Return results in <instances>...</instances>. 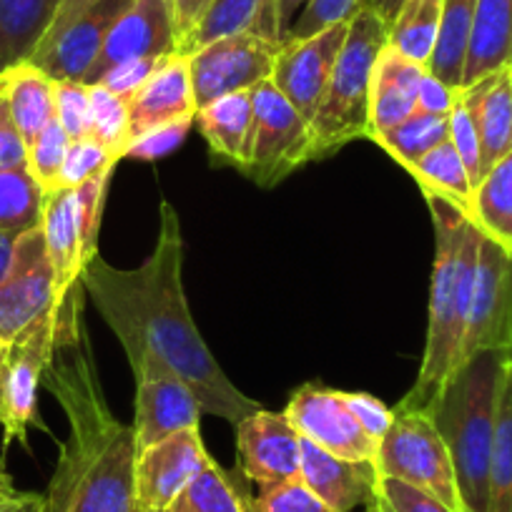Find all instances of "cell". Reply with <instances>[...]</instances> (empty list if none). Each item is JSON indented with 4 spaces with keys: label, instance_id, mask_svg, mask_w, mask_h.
<instances>
[{
    "label": "cell",
    "instance_id": "50",
    "mask_svg": "<svg viewBox=\"0 0 512 512\" xmlns=\"http://www.w3.org/2000/svg\"><path fill=\"white\" fill-rule=\"evenodd\" d=\"M455 96V88L445 86L440 78L425 73L420 83V91H417V111L432 113V116H450Z\"/></svg>",
    "mask_w": 512,
    "mask_h": 512
},
{
    "label": "cell",
    "instance_id": "1",
    "mask_svg": "<svg viewBox=\"0 0 512 512\" xmlns=\"http://www.w3.org/2000/svg\"><path fill=\"white\" fill-rule=\"evenodd\" d=\"M184 236L169 201H161L159 239L141 267L118 269L96 254L83 269V289L121 342L123 352L151 349L184 377L201 410L239 425L262 410L226 377L196 329L184 292Z\"/></svg>",
    "mask_w": 512,
    "mask_h": 512
},
{
    "label": "cell",
    "instance_id": "11",
    "mask_svg": "<svg viewBox=\"0 0 512 512\" xmlns=\"http://www.w3.org/2000/svg\"><path fill=\"white\" fill-rule=\"evenodd\" d=\"M56 307V274L41 226L18 236L16 254L0 282V342L11 347L33 322Z\"/></svg>",
    "mask_w": 512,
    "mask_h": 512
},
{
    "label": "cell",
    "instance_id": "3",
    "mask_svg": "<svg viewBox=\"0 0 512 512\" xmlns=\"http://www.w3.org/2000/svg\"><path fill=\"white\" fill-rule=\"evenodd\" d=\"M435 226V262L430 282L427 339L417 382L405 400L407 410L425 412L462 364L472 287H475L480 229L457 206L440 196H425Z\"/></svg>",
    "mask_w": 512,
    "mask_h": 512
},
{
    "label": "cell",
    "instance_id": "44",
    "mask_svg": "<svg viewBox=\"0 0 512 512\" xmlns=\"http://www.w3.org/2000/svg\"><path fill=\"white\" fill-rule=\"evenodd\" d=\"M56 121L61 123L68 139H88L91 101L88 86L81 81H56Z\"/></svg>",
    "mask_w": 512,
    "mask_h": 512
},
{
    "label": "cell",
    "instance_id": "2",
    "mask_svg": "<svg viewBox=\"0 0 512 512\" xmlns=\"http://www.w3.org/2000/svg\"><path fill=\"white\" fill-rule=\"evenodd\" d=\"M43 384L68 420L46 512H141L134 427L118 422L108 407L83 312L56 327V354Z\"/></svg>",
    "mask_w": 512,
    "mask_h": 512
},
{
    "label": "cell",
    "instance_id": "22",
    "mask_svg": "<svg viewBox=\"0 0 512 512\" xmlns=\"http://www.w3.org/2000/svg\"><path fill=\"white\" fill-rule=\"evenodd\" d=\"M43 236H46V251L51 259L53 274H56V307L61 309L78 289H83V254L78 241L76 221V191L61 189L46 194L41 219Z\"/></svg>",
    "mask_w": 512,
    "mask_h": 512
},
{
    "label": "cell",
    "instance_id": "4",
    "mask_svg": "<svg viewBox=\"0 0 512 512\" xmlns=\"http://www.w3.org/2000/svg\"><path fill=\"white\" fill-rule=\"evenodd\" d=\"M510 359L512 354L500 349L475 352L425 410L450 452L462 512H487L497 402Z\"/></svg>",
    "mask_w": 512,
    "mask_h": 512
},
{
    "label": "cell",
    "instance_id": "12",
    "mask_svg": "<svg viewBox=\"0 0 512 512\" xmlns=\"http://www.w3.org/2000/svg\"><path fill=\"white\" fill-rule=\"evenodd\" d=\"M485 349L512 354V254L480 234L462 362Z\"/></svg>",
    "mask_w": 512,
    "mask_h": 512
},
{
    "label": "cell",
    "instance_id": "16",
    "mask_svg": "<svg viewBox=\"0 0 512 512\" xmlns=\"http://www.w3.org/2000/svg\"><path fill=\"white\" fill-rule=\"evenodd\" d=\"M349 23H337L317 36L304 41H287L279 48L274 71L269 81L282 91V96L312 123L319 101L332 78L337 58L347 41Z\"/></svg>",
    "mask_w": 512,
    "mask_h": 512
},
{
    "label": "cell",
    "instance_id": "27",
    "mask_svg": "<svg viewBox=\"0 0 512 512\" xmlns=\"http://www.w3.org/2000/svg\"><path fill=\"white\" fill-rule=\"evenodd\" d=\"M241 31H256L282 43L277 36V0H211L199 23L179 43V53L189 56L216 38Z\"/></svg>",
    "mask_w": 512,
    "mask_h": 512
},
{
    "label": "cell",
    "instance_id": "18",
    "mask_svg": "<svg viewBox=\"0 0 512 512\" xmlns=\"http://www.w3.org/2000/svg\"><path fill=\"white\" fill-rule=\"evenodd\" d=\"M134 0H96L63 31L46 38L28 63L46 71L53 81H81L101 53L108 33Z\"/></svg>",
    "mask_w": 512,
    "mask_h": 512
},
{
    "label": "cell",
    "instance_id": "29",
    "mask_svg": "<svg viewBox=\"0 0 512 512\" xmlns=\"http://www.w3.org/2000/svg\"><path fill=\"white\" fill-rule=\"evenodd\" d=\"M477 0H445L442 3L440 33L432 51L427 73L440 78L445 86L460 91L465 76L467 48H470L472 23H475Z\"/></svg>",
    "mask_w": 512,
    "mask_h": 512
},
{
    "label": "cell",
    "instance_id": "40",
    "mask_svg": "<svg viewBox=\"0 0 512 512\" xmlns=\"http://www.w3.org/2000/svg\"><path fill=\"white\" fill-rule=\"evenodd\" d=\"M116 166H118L116 156L108 154L98 141L93 139L71 141L66 161H63V169H61V186H66V189H76V186L91 181L93 176L116 169Z\"/></svg>",
    "mask_w": 512,
    "mask_h": 512
},
{
    "label": "cell",
    "instance_id": "7",
    "mask_svg": "<svg viewBox=\"0 0 512 512\" xmlns=\"http://www.w3.org/2000/svg\"><path fill=\"white\" fill-rule=\"evenodd\" d=\"M251 106L249 156L241 171L269 189L312 161V128L272 81L251 88Z\"/></svg>",
    "mask_w": 512,
    "mask_h": 512
},
{
    "label": "cell",
    "instance_id": "38",
    "mask_svg": "<svg viewBox=\"0 0 512 512\" xmlns=\"http://www.w3.org/2000/svg\"><path fill=\"white\" fill-rule=\"evenodd\" d=\"M71 139L58 121H51L28 144V169L43 189V194L61 189V169L66 161Z\"/></svg>",
    "mask_w": 512,
    "mask_h": 512
},
{
    "label": "cell",
    "instance_id": "19",
    "mask_svg": "<svg viewBox=\"0 0 512 512\" xmlns=\"http://www.w3.org/2000/svg\"><path fill=\"white\" fill-rule=\"evenodd\" d=\"M128 144L151 128L174 121H196V98L191 88L189 56L171 53L161 66L126 98Z\"/></svg>",
    "mask_w": 512,
    "mask_h": 512
},
{
    "label": "cell",
    "instance_id": "56",
    "mask_svg": "<svg viewBox=\"0 0 512 512\" xmlns=\"http://www.w3.org/2000/svg\"><path fill=\"white\" fill-rule=\"evenodd\" d=\"M18 487L16 482H13L11 472H8L6 467V455H0V502L3 500H11V497L18 495Z\"/></svg>",
    "mask_w": 512,
    "mask_h": 512
},
{
    "label": "cell",
    "instance_id": "31",
    "mask_svg": "<svg viewBox=\"0 0 512 512\" xmlns=\"http://www.w3.org/2000/svg\"><path fill=\"white\" fill-rule=\"evenodd\" d=\"M407 174L417 181L422 194L440 196V199L450 201L452 206H457L470 219L475 184H472L467 166L462 164L460 154H457L450 139L442 141L432 151H427L417 164L407 169Z\"/></svg>",
    "mask_w": 512,
    "mask_h": 512
},
{
    "label": "cell",
    "instance_id": "25",
    "mask_svg": "<svg viewBox=\"0 0 512 512\" xmlns=\"http://www.w3.org/2000/svg\"><path fill=\"white\" fill-rule=\"evenodd\" d=\"M512 66V0H477L462 88ZM460 88V91H462Z\"/></svg>",
    "mask_w": 512,
    "mask_h": 512
},
{
    "label": "cell",
    "instance_id": "30",
    "mask_svg": "<svg viewBox=\"0 0 512 512\" xmlns=\"http://www.w3.org/2000/svg\"><path fill=\"white\" fill-rule=\"evenodd\" d=\"M470 221L480 234L512 254V151L475 186Z\"/></svg>",
    "mask_w": 512,
    "mask_h": 512
},
{
    "label": "cell",
    "instance_id": "55",
    "mask_svg": "<svg viewBox=\"0 0 512 512\" xmlns=\"http://www.w3.org/2000/svg\"><path fill=\"white\" fill-rule=\"evenodd\" d=\"M16 244H18L16 234L0 231V282H3V277H6L8 269H11L13 254H16Z\"/></svg>",
    "mask_w": 512,
    "mask_h": 512
},
{
    "label": "cell",
    "instance_id": "48",
    "mask_svg": "<svg viewBox=\"0 0 512 512\" xmlns=\"http://www.w3.org/2000/svg\"><path fill=\"white\" fill-rule=\"evenodd\" d=\"M344 400H347L349 410L354 412V417L359 420V425L367 430V435L374 442H382L384 432L390 430L392 422V410L384 405L382 400H377L369 392H344Z\"/></svg>",
    "mask_w": 512,
    "mask_h": 512
},
{
    "label": "cell",
    "instance_id": "42",
    "mask_svg": "<svg viewBox=\"0 0 512 512\" xmlns=\"http://www.w3.org/2000/svg\"><path fill=\"white\" fill-rule=\"evenodd\" d=\"M246 512H332L324 507L302 480L284 482V485L262 487L259 495L251 497L246 502Z\"/></svg>",
    "mask_w": 512,
    "mask_h": 512
},
{
    "label": "cell",
    "instance_id": "28",
    "mask_svg": "<svg viewBox=\"0 0 512 512\" xmlns=\"http://www.w3.org/2000/svg\"><path fill=\"white\" fill-rule=\"evenodd\" d=\"M3 93L8 98L16 126L26 144H31L43 128L56 121V81L33 63H21L3 73Z\"/></svg>",
    "mask_w": 512,
    "mask_h": 512
},
{
    "label": "cell",
    "instance_id": "6",
    "mask_svg": "<svg viewBox=\"0 0 512 512\" xmlns=\"http://www.w3.org/2000/svg\"><path fill=\"white\" fill-rule=\"evenodd\" d=\"M374 467L377 475L420 487L445 502L450 510L462 512L450 452L427 412L407 410L402 405L392 410L390 430L379 442Z\"/></svg>",
    "mask_w": 512,
    "mask_h": 512
},
{
    "label": "cell",
    "instance_id": "33",
    "mask_svg": "<svg viewBox=\"0 0 512 512\" xmlns=\"http://www.w3.org/2000/svg\"><path fill=\"white\" fill-rule=\"evenodd\" d=\"M445 0H405L390 26V46L427 68L435 51Z\"/></svg>",
    "mask_w": 512,
    "mask_h": 512
},
{
    "label": "cell",
    "instance_id": "57",
    "mask_svg": "<svg viewBox=\"0 0 512 512\" xmlns=\"http://www.w3.org/2000/svg\"><path fill=\"white\" fill-rule=\"evenodd\" d=\"M6 374H8V347L0 342V425L6 417Z\"/></svg>",
    "mask_w": 512,
    "mask_h": 512
},
{
    "label": "cell",
    "instance_id": "52",
    "mask_svg": "<svg viewBox=\"0 0 512 512\" xmlns=\"http://www.w3.org/2000/svg\"><path fill=\"white\" fill-rule=\"evenodd\" d=\"M0 512H46V495L18 492L11 500L0 502Z\"/></svg>",
    "mask_w": 512,
    "mask_h": 512
},
{
    "label": "cell",
    "instance_id": "34",
    "mask_svg": "<svg viewBox=\"0 0 512 512\" xmlns=\"http://www.w3.org/2000/svg\"><path fill=\"white\" fill-rule=\"evenodd\" d=\"M249 495L234 475L211 460L164 512H246Z\"/></svg>",
    "mask_w": 512,
    "mask_h": 512
},
{
    "label": "cell",
    "instance_id": "51",
    "mask_svg": "<svg viewBox=\"0 0 512 512\" xmlns=\"http://www.w3.org/2000/svg\"><path fill=\"white\" fill-rule=\"evenodd\" d=\"M209 6H211V0H174V3H171V8H174L176 38H179V43L189 36L191 28L199 23V18L204 16V11Z\"/></svg>",
    "mask_w": 512,
    "mask_h": 512
},
{
    "label": "cell",
    "instance_id": "36",
    "mask_svg": "<svg viewBox=\"0 0 512 512\" xmlns=\"http://www.w3.org/2000/svg\"><path fill=\"white\" fill-rule=\"evenodd\" d=\"M487 512H512V359L502 377L500 402H497Z\"/></svg>",
    "mask_w": 512,
    "mask_h": 512
},
{
    "label": "cell",
    "instance_id": "15",
    "mask_svg": "<svg viewBox=\"0 0 512 512\" xmlns=\"http://www.w3.org/2000/svg\"><path fill=\"white\" fill-rule=\"evenodd\" d=\"M171 53H179V38L169 0H134L111 28L83 83L93 86L111 68L144 58H166Z\"/></svg>",
    "mask_w": 512,
    "mask_h": 512
},
{
    "label": "cell",
    "instance_id": "9",
    "mask_svg": "<svg viewBox=\"0 0 512 512\" xmlns=\"http://www.w3.org/2000/svg\"><path fill=\"white\" fill-rule=\"evenodd\" d=\"M282 43L256 31L231 33L206 43L199 51L189 53L191 88L196 106L216 101L221 96L251 91L259 83L269 81L274 61Z\"/></svg>",
    "mask_w": 512,
    "mask_h": 512
},
{
    "label": "cell",
    "instance_id": "41",
    "mask_svg": "<svg viewBox=\"0 0 512 512\" xmlns=\"http://www.w3.org/2000/svg\"><path fill=\"white\" fill-rule=\"evenodd\" d=\"M359 8H362V0H309L302 16L289 28L284 43L304 41V38L317 36L324 28L337 26V23H349L357 16Z\"/></svg>",
    "mask_w": 512,
    "mask_h": 512
},
{
    "label": "cell",
    "instance_id": "32",
    "mask_svg": "<svg viewBox=\"0 0 512 512\" xmlns=\"http://www.w3.org/2000/svg\"><path fill=\"white\" fill-rule=\"evenodd\" d=\"M450 139V116H432V113H412L402 123H397L390 131L369 136L372 144H377L384 154L390 156L392 161L410 169L412 164L422 159L427 151L440 146L442 141Z\"/></svg>",
    "mask_w": 512,
    "mask_h": 512
},
{
    "label": "cell",
    "instance_id": "5",
    "mask_svg": "<svg viewBox=\"0 0 512 512\" xmlns=\"http://www.w3.org/2000/svg\"><path fill=\"white\" fill-rule=\"evenodd\" d=\"M390 41V26L377 13L359 8L349 21L347 41L312 123V161L327 159L347 144L367 139L369 86L379 53Z\"/></svg>",
    "mask_w": 512,
    "mask_h": 512
},
{
    "label": "cell",
    "instance_id": "61",
    "mask_svg": "<svg viewBox=\"0 0 512 512\" xmlns=\"http://www.w3.org/2000/svg\"><path fill=\"white\" fill-rule=\"evenodd\" d=\"M169 3H174V0H169ZM171 11H174V8H171Z\"/></svg>",
    "mask_w": 512,
    "mask_h": 512
},
{
    "label": "cell",
    "instance_id": "35",
    "mask_svg": "<svg viewBox=\"0 0 512 512\" xmlns=\"http://www.w3.org/2000/svg\"><path fill=\"white\" fill-rule=\"evenodd\" d=\"M46 194L28 166L0 171V231L26 234L41 226Z\"/></svg>",
    "mask_w": 512,
    "mask_h": 512
},
{
    "label": "cell",
    "instance_id": "21",
    "mask_svg": "<svg viewBox=\"0 0 512 512\" xmlns=\"http://www.w3.org/2000/svg\"><path fill=\"white\" fill-rule=\"evenodd\" d=\"M425 66L410 61L387 43L379 53L369 86V131L367 139L382 131H390L397 123L417 113V91H420Z\"/></svg>",
    "mask_w": 512,
    "mask_h": 512
},
{
    "label": "cell",
    "instance_id": "54",
    "mask_svg": "<svg viewBox=\"0 0 512 512\" xmlns=\"http://www.w3.org/2000/svg\"><path fill=\"white\" fill-rule=\"evenodd\" d=\"M402 6H405V0H362V8L377 13L387 26H392V21L397 18Z\"/></svg>",
    "mask_w": 512,
    "mask_h": 512
},
{
    "label": "cell",
    "instance_id": "13",
    "mask_svg": "<svg viewBox=\"0 0 512 512\" xmlns=\"http://www.w3.org/2000/svg\"><path fill=\"white\" fill-rule=\"evenodd\" d=\"M284 415L294 430L312 445L344 457V460L374 462L377 442L367 435L344 400V390L309 382L294 390Z\"/></svg>",
    "mask_w": 512,
    "mask_h": 512
},
{
    "label": "cell",
    "instance_id": "20",
    "mask_svg": "<svg viewBox=\"0 0 512 512\" xmlns=\"http://www.w3.org/2000/svg\"><path fill=\"white\" fill-rule=\"evenodd\" d=\"M299 480L332 512H352L354 507H367L372 502L377 467L374 462L344 460L304 440Z\"/></svg>",
    "mask_w": 512,
    "mask_h": 512
},
{
    "label": "cell",
    "instance_id": "47",
    "mask_svg": "<svg viewBox=\"0 0 512 512\" xmlns=\"http://www.w3.org/2000/svg\"><path fill=\"white\" fill-rule=\"evenodd\" d=\"M6 81V78H3ZM28 166V144L16 126L6 93L0 91V171Z\"/></svg>",
    "mask_w": 512,
    "mask_h": 512
},
{
    "label": "cell",
    "instance_id": "53",
    "mask_svg": "<svg viewBox=\"0 0 512 512\" xmlns=\"http://www.w3.org/2000/svg\"><path fill=\"white\" fill-rule=\"evenodd\" d=\"M93 3H96V0H63L61 8H58V13H56V21H53L51 31H48L46 38L56 36L58 31H63V28H66L73 18L81 16V13L86 11L88 6H93ZM46 38H43V41H46Z\"/></svg>",
    "mask_w": 512,
    "mask_h": 512
},
{
    "label": "cell",
    "instance_id": "37",
    "mask_svg": "<svg viewBox=\"0 0 512 512\" xmlns=\"http://www.w3.org/2000/svg\"><path fill=\"white\" fill-rule=\"evenodd\" d=\"M88 101H91L88 139L98 141L108 154L121 161L126 156L128 139H131L126 98L96 83V86H88Z\"/></svg>",
    "mask_w": 512,
    "mask_h": 512
},
{
    "label": "cell",
    "instance_id": "43",
    "mask_svg": "<svg viewBox=\"0 0 512 512\" xmlns=\"http://www.w3.org/2000/svg\"><path fill=\"white\" fill-rule=\"evenodd\" d=\"M450 141L457 149V154H460L462 164L467 166V174H470L472 184L477 186L482 181L480 136H477V126L470 108H467L465 101L460 98V91H457L455 103H452L450 111Z\"/></svg>",
    "mask_w": 512,
    "mask_h": 512
},
{
    "label": "cell",
    "instance_id": "26",
    "mask_svg": "<svg viewBox=\"0 0 512 512\" xmlns=\"http://www.w3.org/2000/svg\"><path fill=\"white\" fill-rule=\"evenodd\" d=\"M63 0H0V76L28 63L51 31Z\"/></svg>",
    "mask_w": 512,
    "mask_h": 512
},
{
    "label": "cell",
    "instance_id": "49",
    "mask_svg": "<svg viewBox=\"0 0 512 512\" xmlns=\"http://www.w3.org/2000/svg\"><path fill=\"white\" fill-rule=\"evenodd\" d=\"M161 61H164V58H144V61L123 63V66L111 68V71H108L98 83H101V86H106L108 91L128 98L131 93L136 91V88L141 86V83L146 81V78L151 76V73L156 71V68L161 66ZM93 86H96V83H93Z\"/></svg>",
    "mask_w": 512,
    "mask_h": 512
},
{
    "label": "cell",
    "instance_id": "14",
    "mask_svg": "<svg viewBox=\"0 0 512 512\" xmlns=\"http://www.w3.org/2000/svg\"><path fill=\"white\" fill-rule=\"evenodd\" d=\"M236 430L241 472L259 487L297 482L302 475V435L284 412L256 410Z\"/></svg>",
    "mask_w": 512,
    "mask_h": 512
},
{
    "label": "cell",
    "instance_id": "45",
    "mask_svg": "<svg viewBox=\"0 0 512 512\" xmlns=\"http://www.w3.org/2000/svg\"><path fill=\"white\" fill-rule=\"evenodd\" d=\"M194 121H174L156 126L146 134L136 136L131 144L126 146V156L123 159H136V161H159L169 156L171 151L179 149L189 136Z\"/></svg>",
    "mask_w": 512,
    "mask_h": 512
},
{
    "label": "cell",
    "instance_id": "59",
    "mask_svg": "<svg viewBox=\"0 0 512 512\" xmlns=\"http://www.w3.org/2000/svg\"><path fill=\"white\" fill-rule=\"evenodd\" d=\"M364 512H377V510H374V507H372V502H369V505L364 507Z\"/></svg>",
    "mask_w": 512,
    "mask_h": 512
},
{
    "label": "cell",
    "instance_id": "8",
    "mask_svg": "<svg viewBox=\"0 0 512 512\" xmlns=\"http://www.w3.org/2000/svg\"><path fill=\"white\" fill-rule=\"evenodd\" d=\"M136 377L134 435L136 450L156 445L189 427H201V405L174 367L151 349L126 354Z\"/></svg>",
    "mask_w": 512,
    "mask_h": 512
},
{
    "label": "cell",
    "instance_id": "46",
    "mask_svg": "<svg viewBox=\"0 0 512 512\" xmlns=\"http://www.w3.org/2000/svg\"><path fill=\"white\" fill-rule=\"evenodd\" d=\"M374 492H377V497H382V502L392 512H455L445 502L437 500L435 495H430V492L407 485L402 480H395V477L377 475Z\"/></svg>",
    "mask_w": 512,
    "mask_h": 512
},
{
    "label": "cell",
    "instance_id": "17",
    "mask_svg": "<svg viewBox=\"0 0 512 512\" xmlns=\"http://www.w3.org/2000/svg\"><path fill=\"white\" fill-rule=\"evenodd\" d=\"M214 457L201 427H189L136 455V500L141 512H164Z\"/></svg>",
    "mask_w": 512,
    "mask_h": 512
},
{
    "label": "cell",
    "instance_id": "39",
    "mask_svg": "<svg viewBox=\"0 0 512 512\" xmlns=\"http://www.w3.org/2000/svg\"><path fill=\"white\" fill-rule=\"evenodd\" d=\"M111 171L93 176L86 184L76 186V221H78V241H81L83 264H88L98 254V234H101L103 204H106L108 181Z\"/></svg>",
    "mask_w": 512,
    "mask_h": 512
},
{
    "label": "cell",
    "instance_id": "58",
    "mask_svg": "<svg viewBox=\"0 0 512 512\" xmlns=\"http://www.w3.org/2000/svg\"><path fill=\"white\" fill-rule=\"evenodd\" d=\"M372 507H374V510H377V512H392L390 507L384 505L382 497H377V492H374V497H372Z\"/></svg>",
    "mask_w": 512,
    "mask_h": 512
},
{
    "label": "cell",
    "instance_id": "10",
    "mask_svg": "<svg viewBox=\"0 0 512 512\" xmlns=\"http://www.w3.org/2000/svg\"><path fill=\"white\" fill-rule=\"evenodd\" d=\"M56 354V312L43 314L16 342L8 347L6 374V417H3V455L13 442L28 445V430L43 422L38 420V390L46 369Z\"/></svg>",
    "mask_w": 512,
    "mask_h": 512
},
{
    "label": "cell",
    "instance_id": "23",
    "mask_svg": "<svg viewBox=\"0 0 512 512\" xmlns=\"http://www.w3.org/2000/svg\"><path fill=\"white\" fill-rule=\"evenodd\" d=\"M460 98L475 118L482 151V179L512 151V66L462 88Z\"/></svg>",
    "mask_w": 512,
    "mask_h": 512
},
{
    "label": "cell",
    "instance_id": "60",
    "mask_svg": "<svg viewBox=\"0 0 512 512\" xmlns=\"http://www.w3.org/2000/svg\"><path fill=\"white\" fill-rule=\"evenodd\" d=\"M0 91H3V76H0Z\"/></svg>",
    "mask_w": 512,
    "mask_h": 512
},
{
    "label": "cell",
    "instance_id": "24",
    "mask_svg": "<svg viewBox=\"0 0 512 512\" xmlns=\"http://www.w3.org/2000/svg\"><path fill=\"white\" fill-rule=\"evenodd\" d=\"M251 118H254L251 91L229 93L196 111V123L211 156L221 164L236 166L239 171L244 169L249 156Z\"/></svg>",
    "mask_w": 512,
    "mask_h": 512
}]
</instances>
